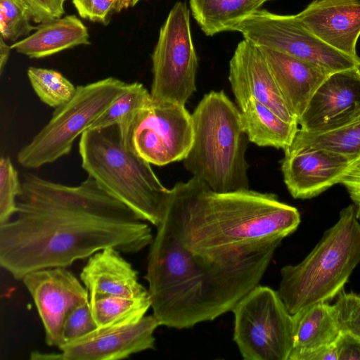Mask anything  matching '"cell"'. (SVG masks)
I'll return each instance as SVG.
<instances>
[{
	"label": "cell",
	"instance_id": "6da1fadb",
	"mask_svg": "<svg viewBox=\"0 0 360 360\" xmlns=\"http://www.w3.org/2000/svg\"><path fill=\"white\" fill-rule=\"evenodd\" d=\"M14 216L0 224V264L18 280L107 248L136 253L154 237L145 221L89 176L70 186L25 174Z\"/></svg>",
	"mask_w": 360,
	"mask_h": 360
},
{
	"label": "cell",
	"instance_id": "7a4b0ae2",
	"mask_svg": "<svg viewBox=\"0 0 360 360\" xmlns=\"http://www.w3.org/2000/svg\"><path fill=\"white\" fill-rule=\"evenodd\" d=\"M151 243L144 278L160 326L189 328L231 311L259 285L281 242L226 259L193 254L164 214Z\"/></svg>",
	"mask_w": 360,
	"mask_h": 360
},
{
	"label": "cell",
	"instance_id": "3957f363",
	"mask_svg": "<svg viewBox=\"0 0 360 360\" xmlns=\"http://www.w3.org/2000/svg\"><path fill=\"white\" fill-rule=\"evenodd\" d=\"M165 214L193 254L226 259L251 254L296 231L300 214L274 193H219L192 177L170 189Z\"/></svg>",
	"mask_w": 360,
	"mask_h": 360
},
{
	"label": "cell",
	"instance_id": "277c9868",
	"mask_svg": "<svg viewBox=\"0 0 360 360\" xmlns=\"http://www.w3.org/2000/svg\"><path fill=\"white\" fill-rule=\"evenodd\" d=\"M194 136L186 169L214 191L250 189L245 152L249 139L240 110L224 91L204 95L191 114Z\"/></svg>",
	"mask_w": 360,
	"mask_h": 360
},
{
	"label": "cell",
	"instance_id": "5b68a950",
	"mask_svg": "<svg viewBox=\"0 0 360 360\" xmlns=\"http://www.w3.org/2000/svg\"><path fill=\"white\" fill-rule=\"evenodd\" d=\"M79 153L89 176L140 219L155 227L160 224L170 189L162 184L150 163L125 146L117 125L86 130Z\"/></svg>",
	"mask_w": 360,
	"mask_h": 360
},
{
	"label": "cell",
	"instance_id": "8992f818",
	"mask_svg": "<svg viewBox=\"0 0 360 360\" xmlns=\"http://www.w3.org/2000/svg\"><path fill=\"white\" fill-rule=\"evenodd\" d=\"M359 263L360 223L350 205L302 262L281 268L278 292L294 315L338 296Z\"/></svg>",
	"mask_w": 360,
	"mask_h": 360
},
{
	"label": "cell",
	"instance_id": "52a82bcc",
	"mask_svg": "<svg viewBox=\"0 0 360 360\" xmlns=\"http://www.w3.org/2000/svg\"><path fill=\"white\" fill-rule=\"evenodd\" d=\"M127 85L109 77L77 86L72 98L55 108L49 122L19 150L18 163L35 169L68 155L76 139L90 128Z\"/></svg>",
	"mask_w": 360,
	"mask_h": 360
},
{
	"label": "cell",
	"instance_id": "ba28073f",
	"mask_svg": "<svg viewBox=\"0 0 360 360\" xmlns=\"http://www.w3.org/2000/svg\"><path fill=\"white\" fill-rule=\"evenodd\" d=\"M231 311L233 340L244 360H288L294 321L278 291L259 284Z\"/></svg>",
	"mask_w": 360,
	"mask_h": 360
},
{
	"label": "cell",
	"instance_id": "9c48e42d",
	"mask_svg": "<svg viewBox=\"0 0 360 360\" xmlns=\"http://www.w3.org/2000/svg\"><path fill=\"white\" fill-rule=\"evenodd\" d=\"M189 10L176 2L160 30L152 53L153 101L185 105L195 91L198 58L192 39Z\"/></svg>",
	"mask_w": 360,
	"mask_h": 360
},
{
	"label": "cell",
	"instance_id": "30bf717a",
	"mask_svg": "<svg viewBox=\"0 0 360 360\" xmlns=\"http://www.w3.org/2000/svg\"><path fill=\"white\" fill-rule=\"evenodd\" d=\"M229 31L240 32L245 39L257 46L316 64L330 73L360 67V60L323 42L307 30L295 15H278L259 9L231 25Z\"/></svg>",
	"mask_w": 360,
	"mask_h": 360
},
{
	"label": "cell",
	"instance_id": "8fae6325",
	"mask_svg": "<svg viewBox=\"0 0 360 360\" xmlns=\"http://www.w3.org/2000/svg\"><path fill=\"white\" fill-rule=\"evenodd\" d=\"M193 136L192 115L184 105L153 101L122 139L128 149L149 163L164 166L184 160Z\"/></svg>",
	"mask_w": 360,
	"mask_h": 360
},
{
	"label": "cell",
	"instance_id": "7c38bea8",
	"mask_svg": "<svg viewBox=\"0 0 360 360\" xmlns=\"http://www.w3.org/2000/svg\"><path fill=\"white\" fill-rule=\"evenodd\" d=\"M21 280L34 302L46 345L60 347L64 343L66 318L78 305L89 300L86 288L65 267L34 271Z\"/></svg>",
	"mask_w": 360,
	"mask_h": 360
},
{
	"label": "cell",
	"instance_id": "4fadbf2b",
	"mask_svg": "<svg viewBox=\"0 0 360 360\" xmlns=\"http://www.w3.org/2000/svg\"><path fill=\"white\" fill-rule=\"evenodd\" d=\"M360 117V67L332 72L313 94L297 120L300 129L321 132Z\"/></svg>",
	"mask_w": 360,
	"mask_h": 360
},
{
	"label": "cell",
	"instance_id": "5bb4252c",
	"mask_svg": "<svg viewBox=\"0 0 360 360\" xmlns=\"http://www.w3.org/2000/svg\"><path fill=\"white\" fill-rule=\"evenodd\" d=\"M155 315L145 316L139 323L123 327L96 328L58 349L59 360H120L154 349V332L160 326Z\"/></svg>",
	"mask_w": 360,
	"mask_h": 360
},
{
	"label": "cell",
	"instance_id": "9a60e30c",
	"mask_svg": "<svg viewBox=\"0 0 360 360\" xmlns=\"http://www.w3.org/2000/svg\"><path fill=\"white\" fill-rule=\"evenodd\" d=\"M281 164L284 182L296 199H309L340 184L356 162L323 149L286 148Z\"/></svg>",
	"mask_w": 360,
	"mask_h": 360
},
{
	"label": "cell",
	"instance_id": "2e32d148",
	"mask_svg": "<svg viewBox=\"0 0 360 360\" xmlns=\"http://www.w3.org/2000/svg\"><path fill=\"white\" fill-rule=\"evenodd\" d=\"M229 80L239 107L250 98L263 103L289 122H297L286 105L259 49L243 39L230 60Z\"/></svg>",
	"mask_w": 360,
	"mask_h": 360
},
{
	"label": "cell",
	"instance_id": "e0dca14e",
	"mask_svg": "<svg viewBox=\"0 0 360 360\" xmlns=\"http://www.w3.org/2000/svg\"><path fill=\"white\" fill-rule=\"evenodd\" d=\"M295 16L323 42L360 60L356 49L360 36V0H313Z\"/></svg>",
	"mask_w": 360,
	"mask_h": 360
},
{
	"label": "cell",
	"instance_id": "ac0fdd59",
	"mask_svg": "<svg viewBox=\"0 0 360 360\" xmlns=\"http://www.w3.org/2000/svg\"><path fill=\"white\" fill-rule=\"evenodd\" d=\"M113 248L98 251L89 257L80 279L89 292V301L107 297H150L138 278V272Z\"/></svg>",
	"mask_w": 360,
	"mask_h": 360
},
{
	"label": "cell",
	"instance_id": "d6986e66",
	"mask_svg": "<svg viewBox=\"0 0 360 360\" xmlns=\"http://www.w3.org/2000/svg\"><path fill=\"white\" fill-rule=\"evenodd\" d=\"M263 54L284 101L297 122L313 94L329 72L286 53L257 46Z\"/></svg>",
	"mask_w": 360,
	"mask_h": 360
},
{
	"label": "cell",
	"instance_id": "ffe728a7",
	"mask_svg": "<svg viewBox=\"0 0 360 360\" xmlns=\"http://www.w3.org/2000/svg\"><path fill=\"white\" fill-rule=\"evenodd\" d=\"M90 44L86 27L76 15H69L41 23L33 34L11 47L30 58H41Z\"/></svg>",
	"mask_w": 360,
	"mask_h": 360
},
{
	"label": "cell",
	"instance_id": "44dd1931",
	"mask_svg": "<svg viewBox=\"0 0 360 360\" xmlns=\"http://www.w3.org/2000/svg\"><path fill=\"white\" fill-rule=\"evenodd\" d=\"M293 346L288 360H305L310 353L334 344L341 333L333 304L319 302L292 315Z\"/></svg>",
	"mask_w": 360,
	"mask_h": 360
},
{
	"label": "cell",
	"instance_id": "7402d4cb",
	"mask_svg": "<svg viewBox=\"0 0 360 360\" xmlns=\"http://www.w3.org/2000/svg\"><path fill=\"white\" fill-rule=\"evenodd\" d=\"M243 129L252 143L285 150L292 142L298 129L297 122H289L263 103L250 98L239 107Z\"/></svg>",
	"mask_w": 360,
	"mask_h": 360
},
{
	"label": "cell",
	"instance_id": "603a6c76",
	"mask_svg": "<svg viewBox=\"0 0 360 360\" xmlns=\"http://www.w3.org/2000/svg\"><path fill=\"white\" fill-rule=\"evenodd\" d=\"M269 0H189L192 15L207 36L224 31Z\"/></svg>",
	"mask_w": 360,
	"mask_h": 360
},
{
	"label": "cell",
	"instance_id": "cb8c5ba5",
	"mask_svg": "<svg viewBox=\"0 0 360 360\" xmlns=\"http://www.w3.org/2000/svg\"><path fill=\"white\" fill-rule=\"evenodd\" d=\"M287 148L323 149L357 162L360 160V117L325 131L309 132L298 129L292 142Z\"/></svg>",
	"mask_w": 360,
	"mask_h": 360
},
{
	"label": "cell",
	"instance_id": "d4e9b609",
	"mask_svg": "<svg viewBox=\"0 0 360 360\" xmlns=\"http://www.w3.org/2000/svg\"><path fill=\"white\" fill-rule=\"evenodd\" d=\"M153 103L146 88L138 82L128 84L127 89L93 123L89 129L116 124L124 139L140 112Z\"/></svg>",
	"mask_w": 360,
	"mask_h": 360
},
{
	"label": "cell",
	"instance_id": "484cf974",
	"mask_svg": "<svg viewBox=\"0 0 360 360\" xmlns=\"http://www.w3.org/2000/svg\"><path fill=\"white\" fill-rule=\"evenodd\" d=\"M97 328L127 326L139 323L151 307V297H107L89 301Z\"/></svg>",
	"mask_w": 360,
	"mask_h": 360
},
{
	"label": "cell",
	"instance_id": "4316f807",
	"mask_svg": "<svg viewBox=\"0 0 360 360\" xmlns=\"http://www.w3.org/2000/svg\"><path fill=\"white\" fill-rule=\"evenodd\" d=\"M27 77L39 98L46 105L58 108L74 96L77 86L55 70L30 67Z\"/></svg>",
	"mask_w": 360,
	"mask_h": 360
},
{
	"label": "cell",
	"instance_id": "83f0119b",
	"mask_svg": "<svg viewBox=\"0 0 360 360\" xmlns=\"http://www.w3.org/2000/svg\"><path fill=\"white\" fill-rule=\"evenodd\" d=\"M25 8L17 0H0V35L15 41L35 30Z\"/></svg>",
	"mask_w": 360,
	"mask_h": 360
},
{
	"label": "cell",
	"instance_id": "f1b7e54d",
	"mask_svg": "<svg viewBox=\"0 0 360 360\" xmlns=\"http://www.w3.org/2000/svg\"><path fill=\"white\" fill-rule=\"evenodd\" d=\"M21 192L18 173L8 156L0 159V224L8 222L17 211Z\"/></svg>",
	"mask_w": 360,
	"mask_h": 360
},
{
	"label": "cell",
	"instance_id": "f546056e",
	"mask_svg": "<svg viewBox=\"0 0 360 360\" xmlns=\"http://www.w3.org/2000/svg\"><path fill=\"white\" fill-rule=\"evenodd\" d=\"M333 306L341 333L360 338V295L342 290Z\"/></svg>",
	"mask_w": 360,
	"mask_h": 360
},
{
	"label": "cell",
	"instance_id": "4dcf8cb0",
	"mask_svg": "<svg viewBox=\"0 0 360 360\" xmlns=\"http://www.w3.org/2000/svg\"><path fill=\"white\" fill-rule=\"evenodd\" d=\"M96 328L89 300L78 305L66 318L63 330V344L76 340Z\"/></svg>",
	"mask_w": 360,
	"mask_h": 360
},
{
	"label": "cell",
	"instance_id": "1f68e13d",
	"mask_svg": "<svg viewBox=\"0 0 360 360\" xmlns=\"http://www.w3.org/2000/svg\"><path fill=\"white\" fill-rule=\"evenodd\" d=\"M27 11L31 20L43 23L60 18L64 13L65 0H17Z\"/></svg>",
	"mask_w": 360,
	"mask_h": 360
},
{
	"label": "cell",
	"instance_id": "d6a6232c",
	"mask_svg": "<svg viewBox=\"0 0 360 360\" xmlns=\"http://www.w3.org/2000/svg\"><path fill=\"white\" fill-rule=\"evenodd\" d=\"M118 0H72L79 15L93 22L108 24L110 14L115 11Z\"/></svg>",
	"mask_w": 360,
	"mask_h": 360
},
{
	"label": "cell",
	"instance_id": "836d02e7",
	"mask_svg": "<svg viewBox=\"0 0 360 360\" xmlns=\"http://www.w3.org/2000/svg\"><path fill=\"white\" fill-rule=\"evenodd\" d=\"M338 360H360V338L341 333L335 342Z\"/></svg>",
	"mask_w": 360,
	"mask_h": 360
},
{
	"label": "cell",
	"instance_id": "e575fe53",
	"mask_svg": "<svg viewBox=\"0 0 360 360\" xmlns=\"http://www.w3.org/2000/svg\"><path fill=\"white\" fill-rule=\"evenodd\" d=\"M355 205H360V160L349 170L340 182Z\"/></svg>",
	"mask_w": 360,
	"mask_h": 360
},
{
	"label": "cell",
	"instance_id": "d590c367",
	"mask_svg": "<svg viewBox=\"0 0 360 360\" xmlns=\"http://www.w3.org/2000/svg\"><path fill=\"white\" fill-rule=\"evenodd\" d=\"M305 360H338L335 342L314 351Z\"/></svg>",
	"mask_w": 360,
	"mask_h": 360
},
{
	"label": "cell",
	"instance_id": "8d00e7d4",
	"mask_svg": "<svg viewBox=\"0 0 360 360\" xmlns=\"http://www.w3.org/2000/svg\"><path fill=\"white\" fill-rule=\"evenodd\" d=\"M11 50V46L6 44L4 41L0 37V72L2 73L4 66L6 65L7 60L9 57V54Z\"/></svg>",
	"mask_w": 360,
	"mask_h": 360
},
{
	"label": "cell",
	"instance_id": "74e56055",
	"mask_svg": "<svg viewBox=\"0 0 360 360\" xmlns=\"http://www.w3.org/2000/svg\"><path fill=\"white\" fill-rule=\"evenodd\" d=\"M140 0H118L115 12H120L123 9L134 6Z\"/></svg>",
	"mask_w": 360,
	"mask_h": 360
},
{
	"label": "cell",
	"instance_id": "f35d334b",
	"mask_svg": "<svg viewBox=\"0 0 360 360\" xmlns=\"http://www.w3.org/2000/svg\"><path fill=\"white\" fill-rule=\"evenodd\" d=\"M356 217L360 221V205H356Z\"/></svg>",
	"mask_w": 360,
	"mask_h": 360
}]
</instances>
